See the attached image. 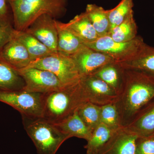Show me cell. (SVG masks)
I'll return each mask as SVG.
<instances>
[{
	"instance_id": "cb8c5ba5",
	"label": "cell",
	"mask_w": 154,
	"mask_h": 154,
	"mask_svg": "<svg viewBox=\"0 0 154 154\" xmlns=\"http://www.w3.org/2000/svg\"><path fill=\"white\" fill-rule=\"evenodd\" d=\"M101 106L91 102L84 103L77 110L78 114L91 132L101 124Z\"/></svg>"
},
{
	"instance_id": "9a60e30c",
	"label": "cell",
	"mask_w": 154,
	"mask_h": 154,
	"mask_svg": "<svg viewBox=\"0 0 154 154\" xmlns=\"http://www.w3.org/2000/svg\"><path fill=\"white\" fill-rule=\"evenodd\" d=\"M58 33L57 52L64 55H72L85 45L82 41L64 25L56 19Z\"/></svg>"
},
{
	"instance_id": "52a82bcc",
	"label": "cell",
	"mask_w": 154,
	"mask_h": 154,
	"mask_svg": "<svg viewBox=\"0 0 154 154\" xmlns=\"http://www.w3.org/2000/svg\"><path fill=\"white\" fill-rule=\"evenodd\" d=\"M43 95L23 90L0 91V102L18 110L23 118H43Z\"/></svg>"
},
{
	"instance_id": "d6986e66",
	"label": "cell",
	"mask_w": 154,
	"mask_h": 154,
	"mask_svg": "<svg viewBox=\"0 0 154 154\" xmlns=\"http://www.w3.org/2000/svg\"><path fill=\"white\" fill-rule=\"evenodd\" d=\"M85 12L99 37L109 34L111 28L107 10L95 4H89Z\"/></svg>"
},
{
	"instance_id": "9c48e42d",
	"label": "cell",
	"mask_w": 154,
	"mask_h": 154,
	"mask_svg": "<svg viewBox=\"0 0 154 154\" xmlns=\"http://www.w3.org/2000/svg\"><path fill=\"white\" fill-rule=\"evenodd\" d=\"M87 102L99 106L115 103L117 93L107 83L93 75L81 79Z\"/></svg>"
},
{
	"instance_id": "e0dca14e",
	"label": "cell",
	"mask_w": 154,
	"mask_h": 154,
	"mask_svg": "<svg viewBox=\"0 0 154 154\" xmlns=\"http://www.w3.org/2000/svg\"><path fill=\"white\" fill-rule=\"evenodd\" d=\"M125 129L139 137L149 136L154 133V103L143 112H139Z\"/></svg>"
},
{
	"instance_id": "f1b7e54d",
	"label": "cell",
	"mask_w": 154,
	"mask_h": 154,
	"mask_svg": "<svg viewBox=\"0 0 154 154\" xmlns=\"http://www.w3.org/2000/svg\"><path fill=\"white\" fill-rule=\"evenodd\" d=\"M8 5V0H0V23L5 26H13Z\"/></svg>"
},
{
	"instance_id": "7c38bea8",
	"label": "cell",
	"mask_w": 154,
	"mask_h": 154,
	"mask_svg": "<svg viewBox=\"0 0 154 154\" xmlns=\"http://www.w3.org/2000/svg\"><path fill=\"white\" fill-rule=\"evenodd\" d=\"M138 138L123 127L114 132L99 154H135Z\"/></svg>"
},
{
	"instance_id": "83f0119b",
	"label": "cell",
	"mask_w": 154,
	"mask_h": 154,
	"mask_svg": "<svg viewBox=\"0 0 154 154\" xmlns=\"http://www.w3.org/2000/svg\"><path fill=\"white\" fill-rule=\"evenodd\" d=\"M135 154H154V138L152 135L139 137Z\"/></svg>"
},
{
	"instance_id": "ac0fdd59",
	"label": "cell",
	"mask_w": 154,
	"mask_h": 154,
	"mask_svg": "<svg viewBox=\"0 0 154 154\" xmlns=\"http://www.w3.org/2000/svg\"><path fill=\"white\" fill-rule=\"evenodd\" d=\"M13 36L25 46L33 61L56 53L25 30L18 31L14 29Z\"/></svg>"
},
{
	"instance_id": "277c9868",
	"label": "cell",
	"mask_w": 154,
	"mask_h": 154,
	"mask_svg": "<svg viewBox=\"0 0 154 154\" xmlns=\"http://www.w3.org/2000/svg\"><path fill=\"white\" fill-rule=\"evenodd\" d=\"M23 119L25 131L38 154H56L62 144L69 138L44 118Z\"/></svg>"
},
{
	"instance_id": "603a6c76",
	"label": "cell",
	"mask_w": 154,
	"mask_h": 154,
	"mask_svg": "<svg viewBox=\"0 0 154 154\" xmlns=\"http://www.w3.org/2000/svg\"><path fill=\"white\" fill-rule=\"evenodd\" d=\"M115 131L101 123L93 131L85 146L87 154H99Z\"/></svg>"
},
{
	"instance_id": "d4e9b609",
	"label": "cell",
	"mask_w": 154,
	"mask_h": 154,
	"mask_svg": "<svg viewBox=\"0 0 154 154\" xmlns=\"http://www.w3.org/2000/svg\"><path fill=\"white\" fill-rule=\"evenodd\" d=\"M134 0H121L115 8L107 10L111 30L122 23L131 13L134 12Z\"/></svg>"
},
{
	"instance_id": "7402d4cb",
	"label": "cell",
	"mask_w": 154,
	"mask_h": 154,
	"mask_svg": "<svg viewBox=\"0 0 154 154\" xmlns=\"http://www.w3.org/2000/svg\"><path fill=\"white\" fill-rule=\"evenodd\" d=\"M137 33V25L132 12L120 25L110 30L108 35L116 42H125L134 39Z\"/></svg>"
},
{
	"instance_id": "8992f818",
	"label": "cell",
	"mask_w": 154,
	"mask_h": 154,
	"mask_svg": "<svg viewBox=\"0 0 154 154\" xmlns=\"http://www.w3.org/2000/svg\"><path fill=\"white\" fill-rule=\"evenodd\" d=\"M28 67L35 68L51 72L65 86L78 82L82 79L71 57L59 53L33 61Z\"/></svg>"
},
{
	"instance_id": "8fae6325",
	"label": "cell",
	"mask_w": 154,
	"mask_h": 154,
	"mask_svg": "<svg viewBox=\"0 0 154 154\" xmlns=\"http://www.w3.org/2000/svg\"><path fill=\"white\" fill-rule=\"evenodd\" d=\"M55 20L49 15H42L25 31L36 37L53 52L57 53H58V33Z\"/></svg>"
},
{
	"instance_id": "2e32d148",
	"label": "cell",
	"mask_w": 154,
	"mask_h": 154,
	"mask_svg": "<svg viewBox=\"0 0 154 154\" xmlns=\"http://www.w3.org/2000/svg\"><path fill=\"white\" fill-rule=\"evenodd\" d=\"M53 124L69 138L76 137L88 141L92 135V132L80 118L77 111L60 122Z\"/></svg>"
},
{
	"instance_id": "6da1fadb",
	"label": "cell",
	"mask_w": 154,
	"mask_h": 154,
	"mask_svg": "<svg viewBox=\"0 0 154 154\" xmlns=\"http://www.w3.org/2000/svg\"><path fill=\"white\" fill-rule=\"evenodd\" d=\"M122 68L121 88L114 103L124 127L154 98V78L137 70Z\"/></svg>"
},
{
	"instance_id": "30bf717a",
	"label": "cell",
	"mask_w": 154,
	"mask_h": 154,
	"mask_svg": "<svg viewBox=\"0 0 154 154\" xmlns=\"http://www.w3.org/2000/svg\"><path fill=\"white\" fill-rule=\"evenodd\" d=\"M81 78L93 75L108 64L115 62L109 56L84 45L72 55Z\"/></svg>"
},
{
	"instance_id": "ba28073f",
	"label": "cell",
	"mask_w": 154,
	"mask_h": 154,
	"mask_svg": "<svg viewBox=\"0 0 154 154\" xmlns=\"http://www.w3.org/2000/svg\"><path fill=\"white\" fill-rule=\"evenodd\" d=\"M17 71L25 83L23 90L28 92L44 94L65 87L55 75L48 71L27 67Z\"/></svg>"
},
{
	"instance_id": "7a4b0ae2",
	"label": "cell",
	"mask_w": 154,
	"mask_h": 154,
	"mask_svg": "<svg viewBox=\"0 0 154 154\" xmlns=\"http://www.w3.org/2000/svg\"><path fill=\"white\" fill-rule=\"evenodd\" d=\"M81 79L58 91L43 95V118L57 123L73 114L87 102Z\"/></svg>"
},
{
	"instance_id": "5bb4252c",
	"label": "cell",
	"mask_w": 154,
	"mask_h": 154,
	"mask_svg": "<svg viewBox=\"0 0 154 154\" xmlns=\"http://www.w3.org/2000/svg\"><path fill=\"white\" fill-rule=\"evenodd\" d=\"M64 25L84 44L95 41L99 37L85 12L77 15L68 23H64Z\"/></svg>"
},
{
	"instance_id": "f546056e",
	"label": "cell",
	"mask_w": 154,
	"mask_h": 154,
	"mask_svg": "<svg viewBox=\"0 0 154 154\" xmlns=\"http://www.w3.org/2000/svg\"><path fill=\"white\" fill-rule=\"evenodd\" d=\"M14 30L13 26H5L0 23V52L13 37Z\"/></svg>"
},
{
	"instance_id": "5b68a950",
	"label": "cell",
	"mask_w": 154,
	"mask_h": 154,
	"mask_svg": "<svg viewBox=\"0 0 154 154\" xmlns=\"http://www.w3.org/2000/svg\"><path fill=\"white\" fill-rule=\"evenodd\" d=\"M84 45L105 53L115 62L119 63L134 60L154 49V48L146 44L143 39L138 36L131 41L116 42L107 35L99 37L95 41Z\"/></svg>"
},
{
	"instance_id": "44dd1931",
	"label": "cell",
	"mask_w": 154,
	"mask_h": 154,
	"mask_svg": "<svg viewBox=\"0 0 154 154\" xmlns=\"http://www.w3.org/2000/svg\"><path fill=\"white\" fill-rule=\"evenodd\" d=\"M122 71L123 68L120 64L113 62L101 68L92 75L107 83L118 95L122 84Z\"/></svg>"
},
{
	"instance_id": "ffe728a7",
	"label": "cell",
	"mask_w": 154,
	"mask_h": 154,
	"mask_svg": "<svg viewBox=\"0 0 154 154\" xmlns=\"http://www.w3.org/2000/svg\"><path fill=\"white\" fill-rule=\"evenodd\" d=\"M25 83L16 69L0 58V91L22 90Z\"/></svg>"
},
{
	"instance_id": "4316f807",
	"label": "cell",
	"mask_w": 154,
	"mask_h": 154,
	"mask_svg": "<svg viewBox=\"0 0 154 154\" xmlns=\"http://www.w3.org/2000/svg\"><path fill=\"white\" fill-rule=\"evenodd\" d=\"M101 122L113 131L123 127L121 124L117 107L115 103L101 106Z\"/></svg>"
},
{
	"instance_id": "3957f363",
	"label": "cell",
	"mask_w": 154,
	"mask_h": 154,
	"mask_svg": "<svg viewBox=\"0 0 154 154\" xmlns=\"http://www.w3.org/2000/svg\"><path fill=\"white\" fill-rule=\"evenodd\" d=\"M13 14L14 29L25 30L42 15L56 19L66 10L67 0H8Z\"/></svg>"
},
{
	"instance_id": "484cf974",
	"label": "cell",
	"mask_w": 154,
	"mask_h": 154,
	"mask_svg": "<svg viewBox=\"0 0 154 154\" xmlns=\"http://www.w3.org/2000/svg\"><path fill=\"white\" fill-rule=\"evenodd\" d=\"M119 64L123 68L137 70L154 78V49L134 60Z\"/></svg>"
},
{
	"instance_id": "4dcf8cb0",
	"label": "cell",
	"mask_w": 154,
	"mask_h": 154,
	"mask_svg": "<svg viewBox=\"0 0 154 154\" xmlns=\"http://www.w3.org/2000/svg\"><path fill=\"white\" fill-rule=\"evenodd\" d=\"M151 135L154 138V133L152 134Z\"/></svg>"
},
{
	"instance_id": "4fadbf2b",
	"label": "cell",
	"mask_w": 154,
	"mask_h": 154,
	"mask_svg": "<svg viewBox=\"0 0 154 154\" xmlns=\"http://www.w3.org/2000/svg\"><path fill=\"white\" fill-rule=\"evenodd\" d=\"M0 58L17 70L28 67L33 61L25 46L14 36L0 52Z\"/></svg>"
}]
</instances>
